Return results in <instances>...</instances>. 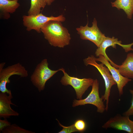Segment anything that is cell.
I'll list each match as a JSON object with an SVG mask.
<instances>
[{"label": "cell", "instance_id": "1", "mask_svg": "<svg viewBox=\"0 0 133 133\" xmlns=\"http://www.w3.org/2000/svg\"><path fill=\"white\" fill-rule=\"evenodd\" d=\"M45 38L51 46L63 48L70 43V35L61 22L51 20L45 24L41 29Z\"/></svg>", "mask_w": 133, "mask_h": 133}, {"label": "cell", "instance_id": "2", "mask_svg": "<svg viewBox=\"0 0 133 133\" xmlns=\"http://www.w3.org/2000/svg\"><path fill=\"white\" fill-rule=\"evenodd\" d=\"M95 57L93 55L89 56L83 60L84 64L86 66L91 65L96 67L102 77L105 83V90L104 94L101 98L104 101H106L105 111L108 109L109 98L112 87L116 84L113 79L108 68L102 63L98 64L96 61Z\"/></svg>", "mask_w": 133, "mask_h": 133}, {"label": "cell", "instance_id": "3", "mask_svg": "<svg viewBox=\"0 0 133 133\" xmlns=\"http://www.w3.org/2000/svg\"><path fill=\"white\" fill-rule=\"evenodd\" d=\"M46 59H43L37 65L31 78L33 84L41 92L44 89L47 81L57 72L61 71V68L56 70L50 69Z\"/></svg>", "mask_w": 133, "mask_h": 133}, {"label": "cell", "instance_id": "4", "mask_svg": "<svg viewBox=\"0 0 133 133\" xmlns=\"http://www.w3.org/2000/svg\"><path fill=\"white\" fill-rule=\"evenodd\" d=\"M4 64L2 63L0 64V91L8 94L11 91L7 89L6 86L10 82V77L14 75L25 77L28 76V74L25 67L19 63L3 68Z\"/></svg>", "mask_w": 133, "mask_h": 133}, {"label": "cell", "instance_id": "5", "mask_svg": "<svg viewBox=\"0 0 133 133\" xmlns=\"http://www.w3.org/2000/svg\"><path fill=\"white\" fill-rule=\"evenodd\" d=\"M23 24L28 31L35 30L38 33L41 32V29L46 23L51 20H56L61 22L65 21V17L63 15L55 17L46 16L41 13L31 15H24L22 17Z\"/></svg>", "mask_w": 133, "mask_h": 133}, {"label": "cell", "instance_id": "6", "mask_svg": "<svg viewBox=\"0 0 133 133\" xmlns=\"http://www.w3.org/2000/svg\"><path fill=\"white\" fill-rule=\"evenodd\" d=\"M61 71L63 73L60 82L65 86L70 85L74 89L77 98L82 99V97L89 87L92 86L94 80L91 78H79L77 77L70 76L62 68Z\"/></svg>", "mask_w": 133, "mask_h": 133}, {"label": "cell", "instance_id": "7", "mask_svg": "<svg viewBox=\"0 0 133 133\" xmlns=\"http://www.w3.org/2000/svg\"><path fill=\"white\" fill-rule=\"evenodd\" d=\"M92 87L91 91L88 96L83 99L75 100L73 103L72 106L75 107L79 105L91 104L97 107L98 112L103 113L105 111L106 106L103 100L100 96L99 83L97 79L94 80Z\"/></svg>", "mask_w": 133, "mask_h": 133}, {"label": "cell", "instance_id": "8", "mask_svg": "<svg viewBox=\"0 0 133 133\" xmlns=\"http://www.w3.org/2000/svg\"><path fill=\"white\" fill-rule=\"evenodd\" d=\"M92 23L90 27L88 26V22L85 26H81L76 29L82 39L90 41L98 48L105 36L98 27L95 18H94Z\"/></svg>", "mask_w": 133, "mask_h": 133}, {"label": "cell", "instance_id": "9", "mask_svg": "<svg viewBox=\"0 0 133 133\" xmlns=\"http://www.w3.org/2000/svg\"><path fill=\"white\" fill-rule=\"evenodd\" d=\"M105 129L109 128L123 131L129 133H133V121L129 116L117 114L110 118L102 126Z\"/></svg>", "mask_w": 133, "mask_h": 133}, {"label": "cell", "instance_id": "10", "mask_svg": "<svg viewBox=\"0 0 133 133\" xmlns=\"http://www.w3.org/2000/svg\"><path fill=\"white\" fill-rule=\"evenodd\" d=\"M95 59L97 62H101L108 68L113 79L116 83L119 96L122 95L124 87L129 82L131 81L132 80L122 75L117 69L112 66L109 61L103 56L100 55L98 58L95 57Z\"/></svg>", "mask_w": 133, "mask_h": 133}, {"label": "cell", "instance_id": "11", "mask_svg": "<svg viewBox=\"0 0 133 133\" xmlns=\"http://www.w3.org/2000/svg\"><path fill=\"white\" fill-rule=\"evenodd\" d=\"M121 43V41H119L118 38H115L114 36L111 38L105 36L96 49L95 53V55L97 57H98L100 55L103 56L110 62L112 66L116 68L117 64L115 63L109 58L106 54V50L108 47L110 46L116 49V44L121 46L125 51L127 50L129 48L128 44L123 45Z\"/></svg>", "mask_w": 133, "mask_h": 133}, {"label": "cell", "instance_id": "12", "mask_svg": "<svg viewBox=\"0 0 133 133\" xmlns=\"http://www.w3.org/2000/svg\"><path fill=\"white\" fill-rule=\"evenodd\" d=\"M6 93H0V117L4 118H9L10 116H18L19 114L13 110L10 105L16 106L11 101L13 98L11 92L8 94Z\"/></svg>", "mask_w": 133, "mask_h": 133}, {"label": "cell", "instance_id": "13", "mask_svg": "<svg viewBox=\"0 0 133 133\" xmlns=\"http://www.w3.org/2000/svg\"><path fill=\"white\" fill-rule=\"evenodd\" d=\"M18 0H0V16L5 19L10 17V14L15 12L20 6Z\"/></svg>", "mask_w": 133, "mask_h": 133}, {"label": "cell", "instance_id": "14", "mask_svg": "<svg viewBox=\"0 0 133 133\" xmlns=\"http://www.w3.org/2000/svg\"><path fill=\"white\" fill-rule=\"evenodd\" d=\"M116 68L123 76L133 79V53H128L124 62L121 65H117Z\"/></svg>", "mask_w": 133, "mask_h": 133}, {"label": "cell", "instance_id": "15", "mask_svg": "<svg viewBox=\"0 0 133 133\" xmlns=\"http://www.w3.org/2000/svg\"><path fill=\"white\" fill-rule=\"evenodd\" d=\"M113 7L118 10H123L127 16L128 18L131 19L133 15V0H116L111 2Z\"/></svg>", "mask_w": 133, "mask_h": 133}, {"label": "cell", "instance_id": "16", "mask_svg": "<svg viewBox=\"0 0 133 133\" xmlns=\"http://www.w3.org/2000/svg\"><path fill=\"white\" fill-rule=\"evenodd\" d=\"M31 6L28 12V15H35L40 13L41 9L47 5L46 0H31Z\"/></svg>", "mask_w": 133, "mask_h": 133}, {"label": "cell", "instance_id": "17", "mask_svg": "<svg viewBox=\"0 0 133 133\" xmlns=\"http://www.w3.org/2000/svg\"><path fill=\"white\" fill-rule=\"evenodd\" d=\"M2 133H34L35 132L28 130L18 126L15 124L11 125L2 131Z\"/></svg>", "mask_w": 133, "mask_h": 133}, {"label": "cell", "instance_id": "18", "mask_svg": "<svg viewBox=\"0 0 133 133\" xmlns=\"http://www.w3.org/2000/svg\"><path fill=\"white\" fill-rule=\"evenodd\" d=\"M74 124L78 132H83L85 130L86 128V122L82 119L76 120Z\"/></svg>", "mask_w": 133, "mask_h": 133}, {"label": "cell", "instance_id": "19", "mask_svg": "<svg viewBox=\"0 0 133 133\" xmlns=\"http://www.w3.org/2000/svg\"><path fill=\"white\" fill-rule=\"evenodd\" d=\"M56 119L58 121L60 125L63 127L62 129L58 132V133H71L74 132H78L75 128L74 124L69 126H65L62 125L57 119Z\"/></svg>", "mask_w": 133, "mask_h": 133}, {"label": "cell", "instance_id": "20", "mask_svg": "<svg viewBox=\"0 0 133 133\" xmlns=\"http://www.w3.org/2000/svg\"><path fill=\"white\" fill-rule=\"evenodd\" d=\"M129 92L131 95L132 97L131 105L128 109L123 114V115L129 116L133 115V90L130 89Z\"/></svg>", "mask_w": 133, "mask_h": 133}, {"label": "cell", "instance_id": "21", "mask_svg": "<svg viewBox=\"0 0 133 133\" xmlns=\"http://www.w3.org/2000/svg\"><path fill=\"white\" fill-rule=\"evenodd\" d=\"M11 125L10 122H9L6 118L4 120L0 119V131L1 132L3 129L10 126Z\"/></svg>", "mask_w": 133, "mask_h": 133}, {"label": "cell", "instance_id": "22", "mask_svg": "<svg viewBox=\"0 0 133 133\" xmlns=\"http://www.w3.org/2000/svg\"><path fill=\"white\" fill-rule=\"evenodd\" d=\"M46 1L47 5H50L55 1V0H46Z\"/></svg>", "mask_w": 133, "mask_h": 133}, {"label": "cell", "instance_id": "23", "mask_svg": "<svg viewBox=\"0 0 133 133\" xmlns=\"http://www.w3.org/2000/svg\"></svg>", "mask_w": 133, "mask_h": 133}]
</instances>
